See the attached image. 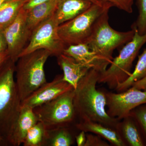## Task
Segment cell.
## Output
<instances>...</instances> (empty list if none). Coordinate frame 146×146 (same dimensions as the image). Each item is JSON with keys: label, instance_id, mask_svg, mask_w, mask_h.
<instances>
[{"label": "cell", "instance_id": "cell-21", "mask_svg": "<svg viewBox=\"0 0 146 146\" xmlns=\"http://www.w3.org/2000/svg\"><path fill=\"white\" fill-rule=\"evenodd\" d=\"M46 129L41 122L38 121L29 130L25 138L24 146H43Z\"/></svg>", "mask_w": 146, "mask_h": 146}, {"label": "cell", "instance_id": "cell-23", "mask_svg": "<svg viewBox=\"0 0 146 146\" xmlns=\"http://www.w3.org/2000/svg\"><path fill=\"white\" fill-rule=\"evenodd\" d=\"M138 16L132 27L135 28L140 35L146 33V0H137Z\"/></svg>", "mask_w": 146, "mask_h": 146}, {"label": "cell", "instance_id": "cell-3", "mask_svg": "<svg viewBox=\"0 0 146 146\" xmlns=\"http://www.w3.org/2000/svg\"><path fill=\"white\" fill-rule=\"evenodd\" d=\"M110 9H106L97 19L85 43L91 50L109 65L113 60L114 50L130 41L135 33L133 28L126 32L112 29L108 22Z\"/></svg>", "mask_w": 146, "mask_h": 146}, {"label": "cell", "instance_id": "cell-18", "mask_svg": "<svg viewBox=\"0 0 146 146\" xmlns=\"http://www.w3.org/2000/svg\"><path fill=\"white\" fill-rule=\"evenodd\" d=\"M75 141L69 127L46 130L43 146H70Z\"/></svg>", "mask_w": 146, "mask_h": 146}, {"label": "cell", "instance_id": "cell-32", "mask_svg": "<svg viewBox=\"0 0 146 146\" xmlns=\"http://www.w3.org/2000/svg\"><path fill=\"white\" fill-rule=\"evenodd\" d=\"M8 146V145L6 141L1 135H0V146Z\"/></svg>", "mask_w": 146, "mask_h": 146}, {"label": "cell", "instance_id": "cell-16", "mask_svg": "<svg viewBox=\"0 0 146 146\" xmlns=\"http://www.w3.org/2000/svg\"><path fill=\"white\" fill-rule=\"evenodd\" d=\"M76 127L79 130L91 132L101 136L114 145L125 146L117 129L90 121H80L76 125Z\"/></svg>", "mask_w": 146, "mask_h": 146}, {"label": "cell", "instance_id": "cell-8", "mask_svg": "<svg viewBox=\"0 0 146 146\" xmlns=\"http://www.w3.org/2000/svg\"><path fill=\"white\" fill-rule=\"evenodd\" d=\"M58 26L54 13L33 31L19 57L41 49L48 51L51 55L56 57L63 53L67 46L59 36Z\"/></svg>", "mask_w": 146, "mask_h": 146}, {"label": "cell", "instance_id": "cell-13", "mask_svg": "<svg viewBox=\"0 0 146 146\" xmlns=\"http://www.w3.org/2000/svg\"><path fill=\"white\" fill-rule=\"evenodd\" d=\"M38 121L33 109L21 105L18 119L9 139V146H19L23 144L29 130Z\"/></svg>", "mask_w": 146, "mask_h": 146}, {"label": "cell", "instance_id": "cell-25", "mask_svg": "<svg viewBox=\"0 0 146 146\" xmlns=\"http://www.w3.org/2000/svg\"><path fill=\"white\" fill-rule=\"evenodd\" d=\"M136 108L134 116L143 129L146 137V105H142Z\"/></svg>", "mask_w": 146, "mask_h": 146}, {"label": "cell", "instance_id": "cell-1", "mask_svg": "<svg viewBox=\"0 0 146 146\" xmlns=\"http://www.w3.org/2000/svg\"><path fill=\"white\" fill-rule=\"evenodd\" d=\"M100 74L91 69L79 82L74 91L76 114L80 121L95 122L118 130L119 120L110 117L106 110V94L96 89Z\"/></svg>", "mask_w": 146, "mask_h": 146}, {"label": "cell", "instance_id": "cell-29", "mask_svg": "<svg viewBox=\"0 0 146 146\" xmlns=\"http://www.w3.org/2000/svg\"><path fill=\"white\" fill-rule=\"evenodd\" d=\"M131 87L142 91H146V77L133 83Z\"/></svg>", "mask_w": 146, "mask_h": 146}, {"label": "cell", "instance_id": "cell-24", "mask_svg": "<svg viewBox=\"0 0 146 146\" xmlns=\"http://www.w3.org/2000/svg\"><path fill=\"white\" fill-rule=\"evenodd\" d=\"M102 3H108L119 9L129 13L133 12L134 2L137 0H97Z\"/></svg>", "mask_w": 146, "mask_h": 146}, {"label": "cell", "instance_id": "cell-30", "mask_svg": "<svg viewBox=\"0 0 146 146\" xmlns=\"http://www.w3.org/2000/svg\"><path fill=\"white\" fill-rule=\"evenodd\" d=\"M7 46L3 31H0V53L7 51Z\"/></svg>", "mask_w": 146, "mask_h": 146}, {"label": "cell", "instance_id": "cell-31", "mask_svg": "<svg viewBox=\"0 0 146 146\" xmlns=\"http://www.w3.org/2000/svg\"><path fill=\"white\" fill-rule=\"evenodd\" d=\"M9 58V57L7 51L0 53V65L3 62H4Z\"/></svg>", "mask_w": 146, "mask_h": 146}, {"label": "cell", "instance_id": "cell-6", "mask_svg": "<svg viewBox=\"0 0 146 146\" xmlns=\"http://www.w3.org/2000/svg\"><path fill=\"white\" fill-rule=\"evenodd\" d=\"M72 89L48 102L33 109L38 121L44 125L46 130L69 127L75 119Z\"/></svg>", "mask_w": 146, "mask_h": 146}, {"label": "cell", "instance_id": "cell-9", "mask_svg": "<svg viewBox=\"0 0 146 146\" xmlns=\"http://www.w3.org/2000/svg\"><path fill=\"white\" fill-rule=\"evenodd\" d=\"M107 113L118 120L129 116L133 110L146 104V91L131 87L122 92L106 94Z\"/></svg>", "mask_w": 146, "mask_h": 146}, {"label": "cell", "instance_id": "cell-22", "mask_svg": "<svg viewBox=\"0 0 146 146\" xmlns=\"http://www.w3.org/2000/svg\"><path fill=\"white\" fill-rule=\"evenodd\" d=\"M122 125V132L124 137L127 143L131 146H143V142L141 138L136 125L129 116L125 118Z\"/></svg>", "mask_w": 146, "mask_h": 146}, {"label": "cell", "instance_id": "cell-27", "mask_svg": "<svg viewBox=\"0 0 146 146\" xmlns=\"http://www.w3.org/2000/svg\"><path fill=\"white\" fill-rule=\"evenodd\" d=\"M49 1L50 0H24L23 8L28 11L34 7Z\"/></svg>", "mask_w": 146, "mask_h": 146}, {"label": "cell", "instance_id": "cell-10", "mask_svg": "<svg viewBox=\"0 0 146 146\" xmlns=\"http://www.w3.org/2000/svg\"><path fill=\"white\" fill-rule=\"evenodd\" d=\"M27 11L22 7L15 20L3 31L9 57L16 63L32 34L27 27Z\"/></svg>", "mask_w": 146, "mask_h": 146}, {"label": "cell", "instance_id": "cell-4", "mask_svg": "<svg viewBox=\"0 0 146 146\" xmlns=\"http://www.w3.org/2000/svg\"><path fill=\"white\" fill-rule=\"evenodd\" d=\"M51 55L46 50H37L22 56L16 61V82L21 102L47 82L44 65Z\"/></svg>", "mask_w": 146, "mask_h": 146}, {"label": "cell", "instance_id": "cell-17", "mask_svg": "<svg viewBox=\"0 0 146 146\" xmlns=\"http://www.w3.org/2000/svg\"><path fill=\"white\" fill-rule=\"evenodd\" d=\"M58 2V0H50L27 11V27L31 33L39 25L54 14Z\"/></svg>", "mask_w": 146, "mask_h": 146}, {"label": "cell", "instance_id": "cell-7", "mask_svg": "<svg viewBox=\"0 0 146 146\" xmlns=\"http://www.w3.org/2000/svg\"><path fill=\"white\" fill-rule=\"evenodd\" d=\"M112 7L108 3L93 4L83 13L59 25L58 33L60 39L67 47L85 43L97 19L106 9Z\"/></svg>", "mask_w": 146, "mask_h": 146}, {"label": "cell", "instance_id": "cell-11", "mask_svg": "<svg viewBox=\"0 0 146 146\" xmlns=\"http://www.w3.org/2000/svg\"><path fill=\"white\" fill-rule=\"evenodd\" d=\"M74 89L63 80V75H58L52 81L46 82L32 93L21 102V105L33 109Z\"/></svg>", "mask_w": 146, "mask_h": 146}, {"label": "cell", "instance_id": "cell-34", "mask_svg": "<svg viewBox=\"0 0 146 146\" xmlns=\"http://www.w3.org/2000/svg\"><path fill=\"white\" fill-rule=\"evenodd\" d=\"M7 1V0H0V8H1V6L3 5V4L5 1Z\"/></svg>", "mask_w": 146, "mask_h": 146}, {"label": "cell", "instance_id": "cell-12", "mask_svg": "<svg viewBox=\"0 0 146 146\" xmlns=\"http://www.w3.org/2000/svg\"><path fill=\"white\" fill-rule=\"evenodd\" d=\"M63 53L72 57L78 63L100 73L106 70L109 64L90 49L85 43L68 46Z\"/></svg>", "mask_w": 146, "mask_h": 146}, {"label": "cell", "instance_id": "cell-15", "mask_svg": "<svg viewBox=\"0 0 146 146\" xmlns=\"http://www.w3.org/2000/svg\"><path fill=\"white\" fill-rule=\"evenodd\" d=\"M89 0H58L55 17L58 25L72 20L93 4Z\"/></svg>", "mask_w": 146, "mask_h": 146}, {"label": "cell", "instance_id": "cell-28", "mask_svg": "<svg viewBox=\"0 0 146 146\" xmlns=\"http://www.w3.org/2000/svg\"><path fill=\"white\" fill-rule=\"evenodd\" d=\"M86 132L80 131L78 135L75 136V141L78 146H84L86 141Z\"/></svg>", "mask_w": 146, "mask_h": 146}, {"label": "cell", "instance_id": "cell-14", "mask_svg": "<svg viewBox=\"0 0 146 146\" xmlns=\"http://www.w3.org/2000/svg\"><path fill=\"white\" fill-rule=\"evenodd\" d=\"M57 58L58 64L63 71V80L76 89L79 82L91 69L64 53L59 55Z\"/></svg>", "mask_w": 146, "mask_h": 146}, {"label": "cell", "instance_id": "cell-20", "mask_svg": "<svg viewBox=\"0 0 146 146\" xmlns=\"http://www.w3.org/2000/svg\"><path fill=\"white\" fill-rule=\"evenodd\" d=\"M146 77V48L138 57V62L133 72L127 79L118 84L115 89L119 93L127 90L136 82Z\"/></svg>", "mask_w": 146, "mask_h": 146}, {"label": "cell", "instance_id": "cell-2", "mask_svg": "<svg viewBox=\"0 0 146 146\" xmlns=\"http://www.w3.org/2000/svg\"><path fill=\"white\" fill-rule=\"evenodd\" d=\"M15 63L9 58L0 65V135L8 145L22 102L14 78Z\"/></svg>", "mask_w": 146, "mask_h": 146}, {"label": "cell", "instance_id": "cell-33", "mask_svg": "<svg viewBox=\"0 0 146 146\" xmlns=\"http://www.w3.org/2000/svg\"><path fill=\"white\" fill-rule=\"evenodd\" d=\"M89 1H91V2L93 3L94 4H102L103 3L100 2L98 1L97 0H89Z\"/></svg>", "mask_w": 146, "mask_h": 146}, {"label": "cell", "instance_id": "cell-5", "mask_svg": "<svg viewBox=\"0 0 146 146\" xmlns=\"http://www.w3.org/2000/svg\"><path fill=\"white\" fill-rule=\"evenodd\" d=\"M132 39L126 44L119 55L113 58L110 66L100 73L98 83L106 84L110 89H115L118 84L129 78L133 61L139 51L146 43V33L140 35L135 28Z\"/></svg>", "mask_w": 146, "mask_h": 146}, {"label": "cell", "instance_id": "cell-26", "mask_svg": "<svg viewBox=\"0 0 146 146\" xmlns=\"http://www.w3.org/2000/svg\"><path fill=\"white\" fill-rule=\"evenodd\" d=\"M108 146L106 142H104L98 136L91 134L86 135V141L84 146Z\"/></svg>", "mask_w": 146, "mask_h": 146}, {"label": "cell", "instance_id": "cell-19", "mask_svg": "<svg viewBox=\"0 0 146 146\" xmlns=\"http://www.w3.org/2000/svg\"><path fill=\"white\" fill-rule=\"evenodd\" d=\"M24 0H7L0 8V31H3L16 19Z\"/></svg>", "mask_w": 146, "mask_h": 146}]
</instances>
